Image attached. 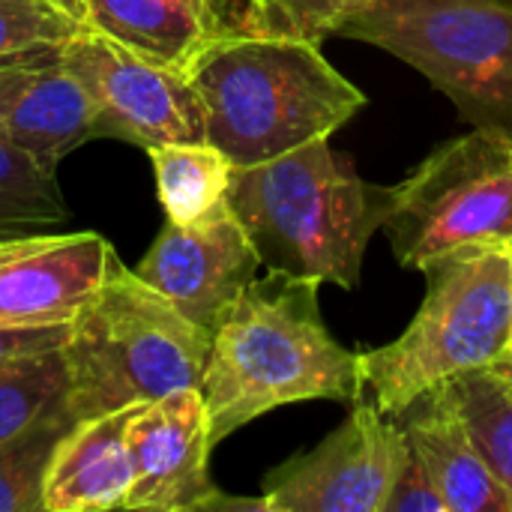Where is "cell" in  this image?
I'll return each mask as SVG.
<instances>
[{
	"label": "cell",
	"mask_w": 512,
	"mask_h": 512,
	"mask_svg": "<svg viewBox=\"0 0 512 512\" xmlns=\"http://www.w3.org/2000/svg\"><path fill=\"white\" fill-rule=\"evenodd\" d=\"M318 288L270 270L216 324L198 384L213 447L282 405L363 399L360 354L327 330Z\"/></svg>",
	"instance_id": "obj_1"
},
{
	"label": "cell",
	"mask_w": 512,
	"mask_h": 512,
	"mask_svg": "<svg viewBox=\"0 0 512 512\" xmlns=\"http://www.w3.org/2000/svg\"><path fill=\"white\" fill-rule=\"evenodd\" d=\"M189 81L204 105L207 141L234 168L330 138L366 105L318 42L288 36L231 33L195 57Z\"/></svg>",
	"instance_id": "obj_2"
},
{
	"label": "cell",
	"mask_w": 512,
	"mask_h": 512,
	"mask_svg": "<svg viewBox=\"0 0 512 512\" xmlns=\"http://www.w3.org/2000/svg\"><path fill=\"white\" fill-rule=\"evenodd\" d=\"M228 204L261 267L297 279L357 288L363 255L393 210V186L366 183L330 138L261 165L234 168Z\"/></svg>",
	"instance_id": "obj_3"
},
{
	"label": "cell",
	"mask_w": 512,
	"mask_h": 512,
	"mask_svg": "<svg viewBox=\"0 0 512 512\" xmlns=\"http://www.w3.org/2000/svg\"><path fill=\"white\" fill-rule=\"evenodd\" d=\"M213 333L138 279L117 252L63 345L72 420L147 405L201 384Z\"/></svg>",
	"instance_id": "obj_4"
},
{
	"label": "cell",
	"mask_w": 512,
	"mask_h": 512,
	"mask_svg": "<svg viewBox=\"0 0 512 512\" xmlns=\"http://www.w3.org/2000/svg\"><path fill=\"white\" fill-rule=\"evenodd\" d=\"M420 273H426V300L408 330L360 354L366 393L393 420L435 387L492 369L512 345L510 243L465 246Z\"/></svg>",
	"instance_id": "obj_5"
},
{
	"label": "cell",
	"mask_w": 512,
	"mask_h": 512,
	"mask_svg": "<svg viewBox=\"0 0 512 512\" xmlns=\"http://www.w3.org/2000/svg\"><path fill=\"white\" fill-rule=\"evenodd\" d=\"M336 36L369 42L414 66L471 126L512 132L507 0H375Z\"/></svg>",
	"instance_id": "obj_6"
},
{
	"label": "cell",
	"mask_w": 512,
	"mask_h": 512,
	"mask_svg": "<svg viewBox=\"0 0 512 512\" xmlns=\"http://www.w3.org/2000/svg\"><path fill=\"white\" fill-rule=\"evenodd\" d=\"M384 231L414 270L465 246L512 243V132L474 126L441 144L393 186Z\"/></svg>",
	"instance_id": "obj_7"
},
{
	"label": "cell",
	"mask_w": 512,
	"mask_h": 512,
	"mask_svg": "<svg viewBox=\"0 0 512 512\" xmlns=\"http://www.w3.org/2000/svg\"><path fill=\"white\" fill-rule=\"evenodd\" d=\"M60 60L81 78L96 108V138L135 147L207 141L204 105L189 72L135 54L84 27Z\"/></svg>",
	"instance_id": "obj_8"
},
{
	"label": "cell",
	"mask_w": 512,
	"mask_h": 512,
	"mask_svg": "<svg viewBox=\"0 0 512 512\" xmlns=\"http://www.w3.org/2000/svg\"><path fill=\"white\" fill-rule=\"evenodd\" d=\"M408 456L399 420L357 399L351 414L318 447L264 477L270 512H384Z\"/></svg>",
	"instance_id": "obj_9"
},
{
	"label": "cell",
	"mask_w": 512,
	"mask_h": 512,
	"mask_svg": "<svg viewBox=\"0 0 512 512\" xmlns=\"http://www.w3.org/2000/svg\"><path fill=\"white\" fill-rule=\"evenodd\" d=\"M258 270L261 258L228 198L195 222H165L135 267L138 279L210 333L258 279Z\"/></svg>",
	"instance_id": "obj_10"
},
{
	"label": "cell",
	"mask_w": 512,
	"mask_h": 512,
	"mask_svg": "<svg viewBox=\"0 0 512 512\" xmlns=\"http://www.w3.org/2000/svg\"><path fill=\"white\" fill-rule=\"evenodd\" d=\"M132 486L126 510L201 512L216 486L207 471L210 417L195 387L138 405L126 429Z\"/></svg>",
	"instance_id": "obj_11"
},
{
	"label": "cell",
	"mask_w": 512,
	"mask_h": 512,
	"mask_svg": "<svg viewBox=\"0 0 512 512\" xmlns=\"http://www.w3.org/2000/svg\"><path fill=\"white\" fill-rule=\"evenodd\" d=\"M111 252L93 231L0 240V327L72 324L99 291Z\"/></svg>",
	"instance_id": "obj_12"
},
{
	"label": "cell",
	"mask_w": 512,
	"mask_h": 512,
	"mask_svg": "<svg viewBox=\"0 0 512 512\" xmlns=\"http://www.w3.org/2000/svg\"><path fill=\"white\" fill-rule=\"evenodd\" d=\"M87 27L111 42L189 72L213 42L237 33L243 0H81Z\"/></svg>",
	"instance_id": "obj_13"
},
{
	"label": "cell",
	"mask_w": 512,
	"mask_h": 512,
	"mask_svg": "<svg viewBox=\"0 0 512 512\" xmlns=\"http://www.w3.org/2000/svg\"><path fill=\"white\" fill-rule=\"evenodd\" d=\"M411 453L435 480L450 512H512L510 498L486 465L450 384L435 387L399 417Z\"/></svg>",
	"instance_id": "obj_14"
},
{
	"label": "cell",
	"mask_w": 512,
	"mask_h": 512,
	"mask_svg": "<svg viewBox=\"0 0 512 512\" xmlns=\"http://www.w3.org/2000/svg\"><path fill=\"white\" fill-rule=\"evenodd\" d=\"M135 408L72 423L48 462L42 489L45 512L126 510L132 486L126 429Z\"/></svg>",
	"instance_id": "obj_15"
},
{
	"label": "cell",
	"mask_w": 512,
	"mask_h": 512,
	"mask_svg": "<svg viewBox=\"0 0 512 512\" xmlns=\"http://www.w3.org/2000/svg\"><path fill=\"white\" fill-rule=\"evenodd\" d=\"M0 135L48 171H57L72 150L96 138L93 99L60 54L30 66L0 108Z\"/></svg>",
	"instance_id": "obj_16"
},
{
	"label": "cell",
	"mask_w": 512,
	"mask_h": 512,
	"mask_svg": "<svg viewBox=\"0 0 512 512\" xmlns=\"http://www.w3.org/2000/svg\"><path fill=\"white\" fill-rule=\"evenodd\" d=\"M165 222L186 225L228 198L234 165L210 141L159 144L147 150Z\"/></svg>",
	"instance_id": "obj_17"
},
{
	"label": "cell",
	"mask_w": 512,
	"mask_h": 512,
	"mask_svg": "<svg viewBox=\"0 0 512 512\" xmlns=\"http://www.w3.org/2000/svg\"><path fill=\"white\" fill-rule=\"evenodd\" d=\"M69 219L57 171L0 135V240L36 234Z\"/></svg>",
	"instance_id": "obj_18"
},
{
	"label": "cell",
	"mask_w": 512,
	"mask_h": 512,
	"mask_svg": "<svg viewBox=\"0 0 512 512\" xmlns=\"http://www.w3.org/2000/svg\"><path fill=\"white\" fill-rule=\"evenodd\" d=\"M447 384L474 444L480 447L512 507V384L498 378L492 369L468 372Z\"/></svg>",
	"instance_id": "obj_19"
},
{
	"label": "cell",
	"mask_w": 512,
	"mask_h": 512,
	"mask_svg": "<svg viewBox=\"0 0 512 512\" xmlns=\"http://www.w3.org/2000/svg\"><path fill=\"white\" fill-rule=\"evenodd\" d=\"M84 27L81 0H0V66L57 57Z\"/></svg>",
	"instance_id": "obj_20"
},
{
	"label": "cell",
	"mask_w": 512,
	"mask_h": 512,
	"mask_svg": "<svg viewBox=\"0 0 512 512\" xmlns=\"http://www.w3.org/2000/svg\"><path fill=\"white\" fill-rule=\"evenodd\" d=\"M69 372L63 348L0 366V441L66 408Z\"/></svg>",
	"instance_id": "obj_21"
},
{
	"label": "cell",
	"mask_w": 512,
	"mask_h": 512,
	"mask_svg": "<svg viewBox=\"0 0 512 512\" xmlns=\"http://www.w3.org/2000/svg\"><path fill=\"white\" fill-rule=\"evenodd\" d=\"M72 423V414L63 408L0 441V512H45L42 489L48 462Z\"/></svg>",
	"instance_id": "obj_22"
},
{
	"label": "cell",
	"mask_w": 512,
	"mask_h": 512,
	"mask_svg": "<svg viewBox=\"0 0 512 512\" xmlns=\"http://www.w3.org/2000/svg\"><path fill=\"white\" fill-rule=\"evenodd\" d=\"M375 0H243L237 15V33L288 36L306 42H324L336 30L372 6Z\"/></svg>",
	"instance_id": "obj_23"
},
{
	"label": "cell",
	"mask_w": 512,
	"mask_h": 512,
	"mask_svg": "<svg viewBox=\"0 0 512 512\" xmlns=\"http://www.w3.org/2000/svg\"><path fill=\"white\" fill-rule=\"evenodd\" d=\"M384 512H450L435 480L429 477L423 462L411 453V447H408V456L390 486Z\"/></svg>",
	"instance_id": "obj_24"
},
{
	"label": "cell",
	"mask_w": 512,
	"mask_h": 512,
	"mask_svg": "<svg viewBox=\"0 0 512 512\" xmlns=\"http://www.w3.org/2000/svg\"><path fill=\"white\" fill-rule=\"evenodd\" d=\"M69 339V324H51V327H0V366L33 357L42 351L63 348Z\"/></svg>",
	"instance_id": "obj_25"
},
{
	"label": "cell",
	"mask_w": 512,
	"mask_h": 512,
	"mask_svg": "<svg viewBox=\"0 0 512 512\" xmlns=\"http://www.w3.org/2000/svg\"><path fill=\"white\" fill-rule=\"evenodd\" d=\"M201 512H270V504L264 495L261 498H231L216 489L213 498H207V504L201 507Z\"/></svg>",
	"instance_id": "obj_26"
},
{
	"label": "cell",
	"mask_w": 512,
	"mask_h": 512,
	"mask_svg": "<svg viewBox=\"0 0 512 512\" xmlns=\"http://www.w3.org/2000/svg\"><path fill=\"white\" fill-rule=\"evenodd\" d=\"M48 60V57H45ZM39 63V60H30V63H6L0 66V108L9 102V96L18 90V84L24 81V75L30 72V66Z\"/></svg>",
	"instance_id": "obj_27"
},
{
	"label": "cell",
	"mask_w": 512,
	"mask_h": 512,
	"mask_svg": "<svg viewBox=\"0 0 512 512\" xmlns=\"http://www.w3.org/2000/svg\"><path fill=\"white\" fill-rule=\"evenodd\" d=\"M492 372H495L498 378H504L507 384H512V345L507 348V354H504V357H501V360L492 366Z\"/></svg>",
	"instance_id": "obj_28"
},
{
	"label": "cell",
	"mask_w": 512,
	"mask_h": 512,
	"mask_svg": "<svg viewBox=\"0 0 512 512\" xmlns=\"http://www.w3.org/2000/svg\"><path fill=\"white\" fill-rule=\"evenodd\" d=\"M510 246H512V243H510Z\"/></svg>",
	"instance_id": "obj_29"
}]
</instances>
